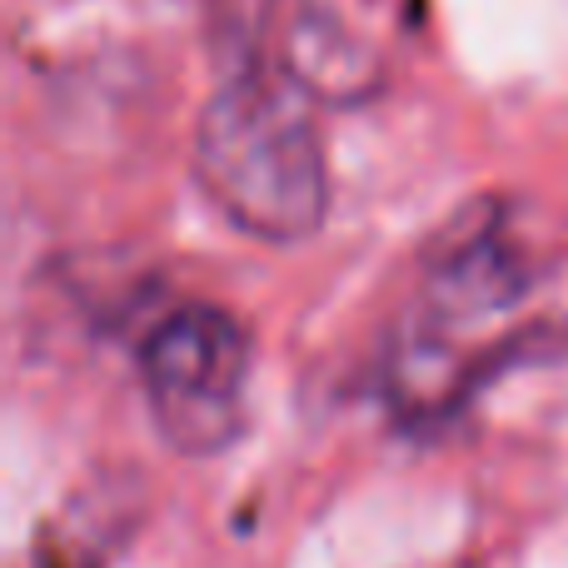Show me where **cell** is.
<instances>
[{
  "label": "cell",
  "instance_id": "6da1fadb",
  "mask_svg": "<svg viewBox=\"0 0 568 568\" xmlns=\"http://www.w3.org/2000/svg\"><path fill=\"white\" fill-rule=\"evenodd\" d=\"M195 180L250 240L300 245L329 215L314 95L275 70H230L195 120Z\"/></svg>",
  "mask_w": 568,
  "mask_h": 568
},
{
  "label": "cell",
  "instance_id": "7a4b0ae2",
  "mask_svg": "<svg viewBox=\"0 0 568 568\" xmlns=\"http://www.w3.org/2000/svg\"><path fill=\"white\" fill-rule=\"evenodd\" d=\"M140 384L160 439L205 459L235 444L245 424L250 339L220 304H180L140 344Z\"/></svg>",
  "mask_w": 568,
  "mask_h": 568
}]
</instances>
